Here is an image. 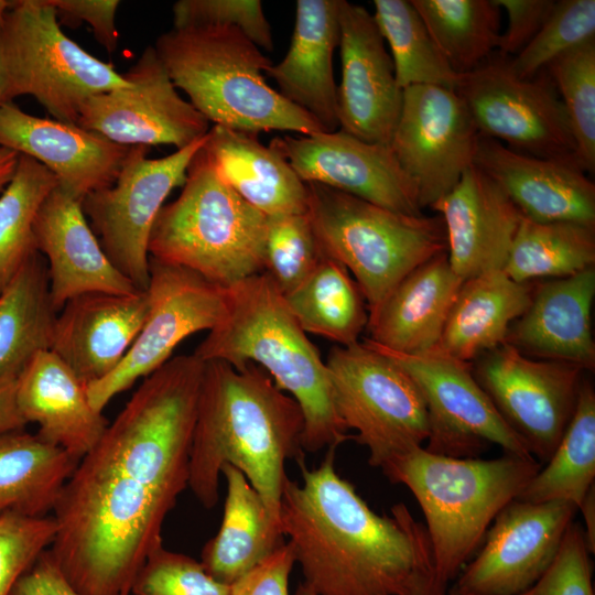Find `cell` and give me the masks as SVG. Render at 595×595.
I'll return each mask as SVG.
<instances>
[{
    "label": "cell",
    "instance_id": "obj_39",
    "mask_svg": "<svg viewBox=\"0 0 595 595\" xmlns=\"http://www.w3.org/2000/svg\"><path fill=\"white\" fill-rule=\"evenodd\" d=\"M374 8L372 17L390 47L399 87L432 85L455 90L461 75L450 67L411 2L375 0Z\"/></svg>",
    "mask_w": 595,
    "mask_h": 595
},
{
    "label": "cell",
    "instance_id": "obj_15",
    "mask_svg": "<svg viewBox=\"0 0 595 595\" xmlns=\"http://www.w3.org/2000/svg\"><path fill=\"white\" fill-rule=\"evenodd\" d=\"M366 339L398 364L419 388L429 418L425 450L450 457L473 458L495 444L507 454L533 457L477 382L470 363L439 351L399 354Z\"/></svg>",
    "mask_w": 595,
    "mask_h": 595
},
{
    "label": "cell",
    "instance_id": "obj_43",
    "mask_svg": "<svg viewBox=\"0 0 595 595\" xmlns=\"http://www.w3.org/2000/svg\"><path fill=\"white\" fill-rule=\"evenodd\" d=\"M323 256L307 213L267 217L262 272L283 295L295 289Z\"/></svg>",
    "mask_w": 595,
    "mask_h": 595
},
{
    "label": "cell",
    "instance_id": "obj_51",
    "mask_svg": "<svg viewBox=\"0 0 595 595\" xmlns=\"http://www.w3.org/2000/svg\"><path fill=\"white\" fill-rule=\"evenodd\" d=\"M10 595H80L62 575L50 550L14 584Z\"/></svg>",
    "mask_w": 595,
    "mask_h": 595
},
{
    "label": "cell",
    "instance_id": "obj_45",
    "mask_svg": "<svg viewBox=\"0 0 595 595\" xmlns=\"http://www.w3.org/2000/svg\"><path fill=\"white\" fill-rule=\"evenodd\" d=\"M56 534L52 516L0 517V595H10L18 580L47 550Z\"/></svg>",
    "mask_w": 595,
    "mask_h": 595
},
{
    "label": "cell",
    "instance_id": "obj_2",
    "mask_svg": "<svg viewBox=\"0 0 595 595\" xmlns=\"http://www.w3.org/2000/svg\"><path fill=\"white\" fill-rule=\"evenodd\" d=\"M336 447L312 469L299 461L302 483L286 479L279 523L316 595H411L432 558L425 528L400 502L377 515L340 477Z\"/></svg>",
    "mask_w": 595,
    "mask_h": 595
},
{
    "label": "cell",
    "instance_id": "obj_54",
    "mask_svg": "<svg viewBox=\"0 0 595 595\" xmlns=\"http://www.w3.org/2000/svg\"><path fill=\"white\" fill-rule=\"evenodd\" d=\"M577 510L582 512L584 519V533L588 550L595 552V491L594 486L586 494Z\"/></svg>",
    "mask_w": 595,
    "mask_h": 595
},
{
    "label": "cell",
    "instance_id": "obj_25",
    "mask_svg": "<svg viewBox=\"0 0 595 595\" xmlns=\"http://www.w3.org/2000/svg\"><path fill=\"white\" fill-rule=\"evenodd\" d=\"M34 237L36 250L46 261L51 300L57 313L67 301L84 293L140 291L105 253L82 203L58 186L36 216Z\"/></svg>",
    "mask_w": 595,
    "mask_h": 595
},
{
    "label": "cell",
    "instance_id": "obj_55",
    "mask_svg": "<svg viewBox=\"0 0 595 595\" xmlns=\"http://www.w3.org/2000/svg\"><path fill=\"white\" fill-rule=\"evenodd\" d=\"M19 155L15 151L0 147V194L14 175Z\"/></svg>",
    "mask_w": 595,
    "mask_h": 595
},
{
    "label": "cell",
    "instance_id": "obj_33",
    "mask_svg": "<svg viewBox=\"0 0 595 595\" xmlns=\"http://www.w3.org/2000/svg\"><path fill=\"white\" fill-rule=\"evenodd\" d=\"M79 461L36 433L0 437V517H44L56 504Z\"/></svg>",
    "mask_w": 595,
    "mask_h": 595
},
{
    "label": "cell",
    "instance_id": "obj_30",
    "mask_svg": "<svg viewBox=\"0 0 595 595\" xmlns=\"http://www.w3.org/2000/svg\"><path fill=\"white\" fill-rule=\"evenodd\" d=\"M203 148L231 190L267 217L307 213L305 183L258 134L214 125Z\"/></svg>",
    "mask_w": 595,
    "mask_h": 595
},
{
    "label": "cell",
    "instance_id": "obj_4",
    "mask_svg": "<svg viewBox=\"0 0 595 595\" xmlns=\"http://www.w3.org/2000/svg\"><path fill=\"white\" fill-rule=\"evenodd\" d=\"M227 309L194 355L236 368L253 364L301 408V446L307 452L336 447L353 435L339 419L325 361L309 339L284 295L263 272L226 289Z\"/></svg>",
    "mask_w": 595,
    "mask_h": 595
},
{
    "label": "cell",
    "instance_id": "obj_5",
    "mask_svg": "<svg viewBox=\"0 0 595 595\" xmlns=\"http://www.w3.org/2000/svg\"><path fill=\"white\" fill-rule=\"evenodd\" d=\"M153 46L174 86L209 122L252 134L325 132L266 82L272 62L237 28L172 26Z\"/></svg>",
    "mask_w": 595,
    "mask_h": 595
},
{
    "label": "cell",
    "instance_id": "obj_36",
    "mask_svg": "<svg viewBox=\"0 0 595 595\" xmlns=\"http://www.w3.org/2000/svg\"><path fill=\"white\" fill-rule=\"evenodd\" d=\"M595 263V226L522 217L502 271L513 281L565 278Z\"/></svg>",
    "mask_w": 595,
    "mask_h": 595
},
{
    "label": "cell",
    "instance_id": "obj_12",
    "mask_svg": "<svg viewBox=\"0 0 595 595\" xmlns=\"http://www.w3.org/2000/svg\"><path fill=\"white\" fill-rule=\"evenodd\" d=\"M455 91L480 136L520 153L578 164L565 109L545 69L520 78L499 55L461 75Z\"/></svg>",
    "mask_w": 595,
    "mask_h": 595
},
{
    "label": "cell",
    "instance_id": "obj_52",
    "mask_svg": "<svg viewBox=\"0 0 595 595\" xmlns=\"http://www.w3.org/2000/svg\"><path fill=\"white\" fill-rule=\"evenodd\" d=\"M18 377L0 378V437L28 424L17 403Z\"/></svg>",
    "mask_w": 595,
    "mask_h": 595
},
{
    "label": "cell",
    "instance_id": "obj_6",
    "mask_svg": "<svg viewBox=\"0 0 595 595\" xmlns=\"http://www.w3.org/2000/svg\"><path fill=\"white\" fill-rule=\"evenodd\" d=\"M540 467L534 457L505 453L491 459L456 458L419 446L381 470L416 499L425 518L435 573L450 583L483 543L496 516Z\"/></svg>",
    "mask_w": 595,
    "mask_h": 595
},
{
    "label": "cell",
    "instance_id": "obj_10",
    "mask_svg": "<svg viewBox=\"0 0 595 595\" xmlns=\"http://www.w3.org/2000/svg\"><path fill=\"white\" fill-rule=\"evenodd\" d=\"M336 412L353 440L367 447L368 463L382 469L422 446L428 410L411 377L367 339L334 346L325 360Z\"/></svg>",
    "mask_w": 595,
    "mask_h": 595
},
{
    "label": "cell",
    "instance_id": "obj_37",
    "mask_svg": "<svg viewBox=\"0 0 595 595\" xmlns=\"http://www.w3.org/2000/svg\"><path fill=\"white\" fill-rule=\"evenodd\" d=\"M595 479V392L584 380L575 412L554 453L517 499L569 501L577 508Z\"/></svg>",
    "mask_w": 595,
    "mask_h": 595
},
{
    "label": "cell",
    "instance_id": "obj_19",
    "mask_svg": "<svg viewBox=\"0 0 595 595\" xmlns=\"http://www.w3.org/2000/svg\"><path fill=\"white\" fill-rule=\"evenodd\" d=\"M277 150L304 183H317L387 209L423 214L418 190L389 144L360 140L344 130L278 137Z\"/></svg>",
    "mask_w": 595,
    "mask_h": 595
},
{
    "label": "cell",
    "instance_id": "obj_53",
    "mask_svg": "<svg viewBox=\"0 0 595 595\" xmlns=\"http://www.w3.org/2000/svg\"><path fill=\"white\" fill-rule=\"evenodd\" d=\"M447 585L434 570L433 556L422 570L411 595H447ZM292 595H316L303 583H300Z\"/></svg>",
    "mask_w": 595,
    "mask_h": 595
},
{
    "label": "cell",
    "instance_id": "obj_40",
    "mask_svg": "<svg viewBox=\"0 0 595 595\" xmlns=\"http://www.w3.org/2000/svg\"><path fill=\"white\" fill-rule=\"evenodd\" d=\"M57 186L56 177L44 165L19 155L14 175L0 194V292L37 252L34 223Z\"/></svg>",
    "mask_w": 595,
    "mask_h": 595
},
{
    "label": "cell",
    "instance_id": "obj_22",
    "mask_svg": "<svg viewBox=\"0 0 595 595\" xmlns=\"http://www.w3.org/2000/svg\"><path fill=\"white\" fill-rule=\"evenodd\" d=\"M431 209L441 216L451 269L462 280L502 270L523 217L508 194L472 165Z\"/></svg>",
    "mask_w": 595,
    "mask_h": 595
},
{
    "label": "cell",
    "instance_id": "obj_24",
    "mask_svg": "<svg viewBox=\"0 0 595 595\" xmlns=\"http://www.w3.org/2000/svg\"><path fill=\"white\" fill-rule=\"evenodd\" d=\"M148 310L145 290L131 294L77 295L58 311L50 350L87 386L109 375L121 363Z\"/></svg>",
    "mask_w": 595,
    "mask_h": 595
},
{
    "label": "cell",
    "instance_id": "obj_16",
    "mask_svg": "<svg viewBox=\"0 0 595 595\" xmlns=\"http://www.w3.org/2000/svg\"><path fill=\"white\" fill-rule=\"evenodd\" d=\"M478 138L455 90L432 85L403 89L389 145L416 186L421 210L450 193L474 165Z\"/></svg>",
    "mask_w": 595,
    "mask_h": 595
},
{
    "label": "cell",
    "instance_id": "obj_57",
    "mask_svg": "<svg viewBox=\"0 0 595 595\" xmlns=\"http://www.w3.org/2000/svg\"><path fill=\"white\" fill-rule=\"evenodd\" d=\"M8 3H9V1H7V0H0V21L2 19V15H3L6 9L8 8Z\"/></svg>",
    "mask_w": 595,
    "mask_h": 595
},
{
    "label": "cell",
    "instance_id": "obj_26",
    "mask_svg": "<svg viewBox=\"0 0 595 595\" xmlns=\"http://www.w3.org/2000/svg\"><path fill=\"white\" fill-rule=\"evenodd\" d=\"M595 268L541 282L523 314L510 326L506 344L526 356L594 369L591 313Z\"/></svg>",
    "mask_w": 595,
    "mask_h": 595
},
{
    "label": "cell",
    "instance_id": "obj_35",
    "mask_svg": "<svg viewBox=\"0 0 595 595\" xmlns=\"http://www.w3.org/2000/svg\"><path fill=\"white\" fill-rule=\"evenodd\" d=\"M284 299L306 334L338 346L359 343L367 328L369 314L358 284L340 262L325 255Z\"/></svg>",
    "mask_w": 595,
    "mask_h": 595
},
{
    "label": "cell",
    "instance_id": "obj_38",
    "mask_svg": "<svg viewBox=\"0 0 595 595\" xmlns=\"http://www.w3.org/2000/svg\"><path fill=\"white\" fill-rule=\"evenodd\" d=\"M458 75L483 65L498 46L501 9L494 0H410Z\"/></svg>",
    "mask_w": 595,
    "mask_h": 595
},
{
    "label": "cell",
    "instance_id": "obj_9",
    "mask_svg": "<svg viewBox=\"0 0 595 595\" xmlns=\"http://www.w3.org/2000/svg\"><path fill=\"white\" fill-rule=\"evenodd\" d=\"M130 86L62 31L47 0L9 1L0 21V104L32 96L51 118L77 125L90 97Z\"/></svg>",
    "mask_w": 595,
    "mask_h": 595
},
{
    "label": "cell",
    "instance_id": "obj_18",
    "mask_svg": "<svg viewBox=\"0 0 595 595\" xmlns=\"http://www.w3.org/2000/svg\"><path fill=\"white\" fill-rule=\"evenodd\" d=\"M576 511L569 501L511 500L453 586L477 595H521L553 561Z\"/></svg>",
    "mask_w": 595,
    "mask_h": 595
},
{
    "label": "cell",
    "instance_id": "obj_32",
    "mask_svg": "<svg viewBox=\"0 0 595 595\" xmlns=\"http://www.w3.org/2000/svg\"><path fill=\"white\" fill-rule=\"evenodd\" d=\"M223 519L217 533L202 550L201 563L220 583L232 585L285 543L280 528L246 476L225 465Z\"/></svg>",
    "mask_w": 595,
    "mask_h": 595
},
{
    "label": "cell",
    "instance_id": "obj_46",
    "mask_svg": "<svg viewBox=\"0 0 595 595\" xmlns=\"http://www.w3.org/2000/svg\"><path fill=\"white\" fill-rule=\"evenodd\" d=\"M172 14L173 28L235 26L259 48L273 51L271 25L259 0H178Z\"/></svg>",
    "mask_w": 595,
    "mask_h": 595
},
{
    "label": "cell",
    "instance_id": "obj_34",
    "mask_svg": "<svg viewBox=\"0 0 595 595\" xmlns=\"http://www.w3.org/2000/svg\"><path fill=\"white\" fill-rule=\"evenodd\" d=\"M56 315L46 261L36 252L0 292V378L19 377L51 349Z\"/></svg>",
    "mask_w": 595,
    "mask_h": 595
},
{
    "label": "cell",
    "instance_id": "obj_50",
    "mask_svg": "<svg viewBox=\"0 0 595 595\" xmlns=\"http://www.w3.org/2000/svg\"><path fill=\"white\" fill-rule=\"evenodd\" d=\"M295 563L293 548L285 542L235 582L230 595H290L289 580Z\"/></svg>",
    "mask_w": 595,
    "mask_h": 595
},
{
    "label": "cell",
    "instance_id": "obj_20",
    "mask_svg": "<svg viewBox=\"0 0 595 595\" xmlns=\"http://www.w3.org/2000/svg\"><path fill=\"white\" fill-rule=\"evenodd\" d=\"M337 86L338 125L367 142L389 144L397 125L403 90L372 13L340 0Z\"/></svg>",
    "mask_w": 595,
    "mask_h": 595
},
{
    "label": "cell",
    "instance_id": "obj_56",
    "mask_svg": "<svg viewBox=\"0 0 595 595\" xmlns=\"http://www.w3.org/2000/svg\"><path fill=\"white\" fill-rule=\"evenodd\" d=\"M447 595H477V594L466 593L452 586L450 589H447Z\"/></svg>",
    "mask_w": 595,
    "mask_h": 595
},
{
    "label": "cell",
    "instance_id": "obj_3",
    "mask_svg": "<svg viewBox=\"0 0 595 595\" xmlns=\"http://www.w3.org/2000/svg\"><path fill=\"white\" fill-rule=\"evenodd\" d=\"M304 419L296 401L253 364L205 361L190 451L188 485L212 509L225 465L238 468L260 495L272 521L289 478L285 462L303 459Z\"/></svg>",
    "mask_w": 595,
    "mask_h": 595
},
{
    "label": "cell",
    "instance_id": "obj_27",
    "mask_svg": "<svg viewBox=\"0 0 595 595\" xmlns=\"http://www.w3.org/2000/svg\"><path fill=\"white\" fill-rule=\"evenodd\" d=\"M340 0H298L291 43L283 60L264 75L279 93L315 119L325 132L337 128L333 57L339 43Z\"/></svg>",
    "mask_w": 595,
    "mask_h": 595
},
{
    "label": "cell",
    "instance_id": "obj_49",
    "mask_svg": "<svg viewBox=\"0 0 595 595\" xmlns=\"http://www.w3.org/2000/svg\"><path fill=\"white\" fill-rule=\"evenodd\" d=\"M55 9L58 21L71 26L86 22L93 30L97 42L109 53H113L119 43L116 26L118 0H47Z\"/></svg>",
    "mask_w": 595,
    "mask_h": 595
},
{
    "label": "cell",
    "instance_id": "obj_28",
    "mask_svg": "<svg viewBox=\"0 0 595 595\" xmlns=\"http://www.w3.org/2000/svg\"><path fill=\"white\" fill-rule=\"evenodd\" d=\"M18 408L36 434L76 459L85 456L109 424L90 404L86 385L52 350L36 354L18 377Z\"/></svg>",
    "mask_w": 595,
    "mask_h": 595
},
{
    "label": "cell",
    "instance_id": "obj_21",
    "mask_svg": "<svg viewBox=\"0 0 595 595\" xmlns=\"http://www.w3.org/2000/svg\"><path fill=\"white\" fill-rule=\"evenodd\" d=\"M0 147L44 165L80 203L113 184L131 149L76 123L30 115L13 101L0 104Z\"/></svg>",
    "mask_w": 595,
    "mask_h": 595
},
{
    "label": "cell",
    "instance_id": "obj_23",
    "mask_svg": "<svg viewBox=\"0 0 595 595\" xmlns=\"http://www.w3.org/2000/svg\"><path fill=\"white\" fill-rule=\"evenodd\" d=\"M474 165L534 221L595 226V184L574 162L517 152L479 134Z\"/></svg>",
    "mask_w": 595,
    "mask_h": 595
},
{
    "label": "cell",
    "instance_id": "obj_13",
    "mask_svg": "<svg viewBox=\"0 0 595 595\" xmlns=\"http://www.w3.org/2000/svg\"><path fill=\"white\" fill-rule=\"evenodd\" d=\"M145 291L148 314L127 355L109 375L86 386L88 400L99 412L113 397L170 360L185 338L212 331L227 309L226 289L191 270L152 258Z\"/></svg>",
    "mask_w": 595,
    "mask_h": 595
},
{
    "label": "cell",
    "instance_id": "obj_31",
    "mask_svg": "<svg viewBox=\"0 0 595 595\" xmlns=\"http://www.w3.org/2000/svg\"><path fill=\"white\" fill-rule=\"evenodd\" d=\"M532 288L491 270L465 280L434 351L470 363L505 344L511 324L531 301Z\"/></svg>",
    "mask_w": 595,
    "mask_h": 595
},
{
    "label": "cell",
    "instance_id": "obj_7",
    "mask_svg": "<svg viewBox=\"0 0 595 595\" xmlns=\"http://www.w3.org/2000/svg\"><path fill=\"white\" fill-rule=\"evenodd\" d=\"M203 147L156 217L149 256L227 289L262 272L267 216L231 190Z\"/></svg>",
    "mask_w": 595,
    "mask_h": 595
},
{
    "label": "cell",
    "instance_id": "obj_8",
    "mask_svg": "<svg viewBox=\"0 0 595 595\" xmlns=\"http://www.w3.org/2000/svg\"><path fill=\"white\" fill-rule=\"evenodd\" d=\"M305 185L320 247L354 275L368 314L411 271L447 251L440 215H407L325 185Z\"/></svg>",
    "mask_w": 595,
    "mask_h": 595
},
{
    "label": "cell",
    "instance_id": "obj_11",
    "mask_svg": "<svg viewBox=\"0 0 595 595\" xmlns=\"http://www.w3.org/2000/svg\"><path fill=\"white\" fill-rule=\"evenodd\" d=\"M206 136L160 159H149L148 147H131L113 184L82 201L105 253L140 291L150 280L149 241L156 217L170 193L183 186Z\"/></svg>",
    "mask_w": 595,
    "mask_h": 595
},
{
    "label": "cell",
    "instance_id": "obj_1",
    "mask_svg": "<svg viewBox=\"0 0 595 595\" xmlns=\"http://www.w3.org/2000/svg\"><path fill=\"white\" fill-rule=\"evenodd\" d=\"M193 430V413L175 401L130 399L61 490L57 547L101 572L138 570L187 488Z\"/></svg>",
    "mask_w": 595,
    "mask_h": 595
},
{
    "label": "cell",
    "instance_id": "obj_44",
    "mask_svg": "<svg viewBox=\"0 0 595 595\" xmlns=\"http://www.w3.org/2000/svg\"><path fill=\"white\" fill-rule=\"evenodd\" d=\"M231 586L207 573L203 564L162 545L154 549L137 573L132 595H230Z\"/></svg>",
    "mask_w": 595,
    "mask_h": 595
},
{
    "label": "cell",
    "instance_id": "obj_48",
    "mask_svg": "<svg viewBox=\"0 0 595 595\" xmlns=\"http://www.w3.org/2000/svg\"><path fill=\"white\" fill-rule=\"evenodd\" d=\"M505 10L507 26L500 34L497 50L508 58L517 55L537 35L551 13L553 0H494Z\"/></svg>",
    "mask_w": 595,
    "mask_h": 595
},
{
    "label": "cell",
    "instance_id": "obj_14",
    "mask_svg": "<svg viewBox=\"0 0 595 595\" xmlns=\"http://www.w3.org/2000/svg\"><path fill=\"white\" fill-rule=\"evenodd\" d=\"M472 369L530 454L549 461L575 412L584 369L526 356L506 343L483 354Z\"/></svg>",
    "mask_w": 595,
    "mask_h": 595
},
{
    "label": "cell",
    "instance_id": "obj_41",
    "mask_svg": "<svg viewBox=\"0 0 595 595\" xmlns=\"http://www.w3.org/2000/svg\"><path fill=\"white\" fill-rule=\"evenodd\" d=\"M565 109L585 173L595 170V40L554 58L547 67Z\"/></svg>",
    "mask_w": 595,
    "mask_h": 595
},
{
    "label": "cell",
    "instance_id": "obj_47",
    "mask_svg": "<svg viewBox=\"0 0 595 595\" xmlns=\"http://www.w3.org/2000/svg\"><path fill=\"white\" fill-rule=\"evenodd\" d=\"M591 554L584 528L573 521L549 567L521 595H594Z\"/></svg>",
    "mask_w": 595,
    "mask_h": 595
},
{
    "label": "cell",
    "instance_id": "obj_29",
    "mask_svg": "<svg viewBox=\"0 0 595 595\" xmlns=\"http://www.w3.org/2000/svg\"><path fill=\"white\" fill-rule=\"evenodd\" d=\"M463 282L451 269L446 252L424 262L369 314L368 339L404 355L434 351Z\"/></svg>",
    "mask_w": 595,
    "mask_h": 595
},
{
    "label": "cell",
    "instance_id": "obj_17",
    "mask_svg": "<svg viewBox=\"0 0 595 595\" xmlns=\"http://www.w3.org/2000/svg\"><path fill=\"white\" fill-rule=\"evenodd\" d=\"M130 87L90 97L77 125L126 147L183 149L205 137L209 121L181 97L153 45L123 74Z\"/></svg>",
    "mask_w": 595,
    "mask_h": 595
},
{
    "label": "cell",
    "instance_id": "obj_42",
    "mask_svg": "<svg viewBox=\"0 0 595 595\" xmlns=\"http://www.w3.org/2000/svg\"><path fill=\"white\" fill-rule=\"evenodd\" d=\"M595 40V0L555 1L537 35L513 58L511 72L531 78L560 55Z\"/></svg>",
    "mask_w": 595,
    "mask_h": 595
}]
</instances>
